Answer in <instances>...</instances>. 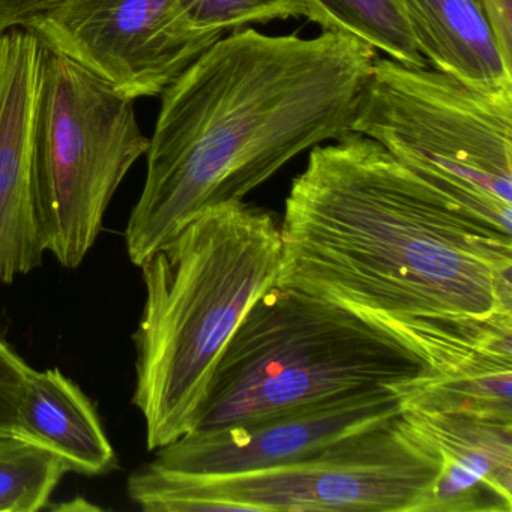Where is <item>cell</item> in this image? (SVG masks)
I'll return each instance as SVG.
<instances>
[{
	"label": "cell",
	"mask_w": 512,
	"mask_h": 512,
	"mask_svg": "<svg viewBox=\"0 0 512 512\" xmlns=\"http://www.w3.org/2000/svg\"><path fill=\"white\" fill-rule=\"evenodd\" d=\"M281 241L284 289L383 319L512 314V232L362 134L311 149Z\"/></svg>",
	"instance_id": "6da1fadb"
},
{
	"label": "cell",
	"mask_w": 512,
	"mask_h": 512,
	"mask_svg": "<svg viewBox=\"0 0 512 512\" xmlns=\"http://www.w3.org/2000/svg\"><path fill=\"white\" fill-rule=\"evenodd\" d=\"M376 50L347 35L239 29L166 91L125 245L143 260L211 206L244 200L307 149L352 133Z\"/></svg>",
	"instance_id": "7a4b0ae2"
},
{
	"label": "cell",
	"mask_w": 512,
	"mask_h": 512,
	"mask_svg": "<svg viewBox=\"0 0 512 512\" xmlns=\"http://www.w3.org/2000/svg\"><path fill=\"white\" fill-rule=\"evenodd\" d=\"M281 257L277 217L233 200L206 208L143 260L133 403L151 451L194 430L221 353L274 286Z\"/></svg>",
	"instance_id": "3957f363"
},
{
	"label": "cell",
	"mask_w": 512,
	"mask_h": 512,
	"mask_svg": "<svg viewBox=\"0 0 512 512\" xmlns=\"http://www.w3.org/2000/svg\"><path fill=\"white\" fill-rule=\"evenodd\" d=\"M428 368L380 317L274 284L254 299L221 353L194 430L248 424L373 389L404 394Z\"/></svg>",
	"instance_id": "277c9868"
},
{
	"label": "cell",
	"mask_w": 512,
	"mask_h": 512,
	"mask_svg": "<svg viewBox=\"0 0 512 512\" xmlns=\"http://www.w3.org/2000/svg\"><path fill=\"white\" fill-rule=\"evenodd\" d=\"M439 470L433 446L400 415L268 469L199 475L151 461L127 491L146 512H419Z\"/></svg>",
	"instance_id": "5b68a950"
},
{
	"label": "cell",
	"mask_w": 512,
	"mask_h": 512,
	"mask_svg": "<svg viewBox=\"0 0 512 512\" xmlns=\"http://www.w3.org/2000/svg\"><path fill=\"white\" fill-rule=\"evenodd\" d=\"M352 133L512 232V89L481 91L428 67L376 58Z\"/></svg>",
	"instance_id": "8992f818"
},
{
	"label": "cell",
	"mask_w": 512,
	"mask_h": 512,
	"mask_svg": "<svg viewBox=\"0 0 512 512\" xmlns=\"http://www.w3.org/2000/svg\"><path fill=\"white\" fill-rule=\"evenodd\" d=\"M148 148L134 100L40 44L32 193L44 247L64 268L82 265L116 190Z\"/></svg>",
	"instance_id": "52a82bcc"
},
{
	"label": "cell",
	"mask_w": 512,
	"mask_h": 512,
	"mask_svg": "<svg viewBox=\"0 0 512 512\" xmlns=\"http://www.w3.org/2000/svg\"><path fill=\"white\" fill-rule=\"evenodd\" d=\"M23 28L131 100L163 94L224 37L190 26L179 0H61Z\"/></svg>",
	"instance_id": "ba28073f"
},
{
	"label": "cell",
	"mask_w": 512,
	"mask_h": 512,
	"mask_svg": "<svg viewBox=\"0 0 512 512\" xmlns=\"http://www.w3.org/2000/svg\"><path fill=\"white\" fill-rule=\"evenodd\" d=\"M403 400L400 389H373L248 424L194 430L157 449L154 461L164 469L199 475L268 469L397 418Z\"/></svg>",
	"instance_id": "9c48e42d"
},
{
	"label": "cell",
	"mask_w": 512,
	"mask_h": 512,
	"mask_svg": "<svg viewBox=\"0 0 512 512\" xmlns=\"http://www.w3.org/2000/svg\"><path fill=\"white\" fill-rule=\"evenodd\" d=\"M383 320L430 364L404 407L512 419V314Z\"/></svg>",
	"instance_id": "30bf717a"
},
{
	"label": "cell",
	"mask_w": 512,
	"mask_h": 512,
	"mask_svg": "<svg viewBox=\"0 0 512 512\" xmlns=\"http://www.w3.org/2000/svg\"><path fill=\"white\" fill-rule=\"evenodd\" d=\"M40 43L25 28L0 34V284L43 265L32 193V121Z\"/></svg>",
	"instance_id": "8fae6325"
},
{
	"label": "cell",
	"mask_w": 512,
	"mask_h": 512,
	"mask_svg": "<svg viewBox=\"0 0 512 512\" xmlns=\"http://www.w3.org/2000/svg\"><path fill=\"white\" fill-rule=\"evenodd\" d=\"M401 418L440 458L419 512L512 511V419L415 407Z\"/></svg>",
	"instance_id": "7c38bea8"
},
{
	"label": "cell",
	"mask_w": 512,
	"mask_h": 512,
	"mask_svg": "<svg viewBox=\"0 0 512 512\" xmlns=\"http://www.w3.org/2000/svg\"><path fill=\"white\" fill-rule=\"evenodd\" d=\"M433 70L481 91L512 89V64L476 0H395Z\"/></svg>",
	"instance_id": "4fadbf2b"
},
{
	"label": "cell",
	"mask_w": 512,
	"mask_h": 512,
	"mask_svg": "<svg viewBox=\"0 0 512 512\" xmlns=\"http://www.w3.org/2000/svg\"><path fill=\"white\" fill-rule=\"evenodd\" d=\"M20 424L37 442L58 452L71 472L101 476L118 467L94 404L59 368L32 370L20 404Z\"/></svg>",
	"instance_id": "5bb4252c"
},
{
	"label": "cell",
	"mask_w": 512,
	"mask_h": 512,
	"mask_svg": "<svg viewBox=\"0 0 512 512\" xmlns=\"http://www.w3.org/2000/svg\"><path fill=\"white\" fill-rule=\"evenodd\" d=\"M322 32L347 35L409 67H428L395 0H302Z\"/></svg>",
	"instance_id": "9a60e30c"
},
{
	"label": "cell",
	"mask_w": 512,
	"mask_h": 512,
	"mask_svg": "<svg viewBox=\"0 0 512 512\" xmlns=\"http://www.w3.org/2000/svg\"><path fill=\"white\" fill-rule=\"evenodd\" d=\"M70 472L67 461L41 443H20L0 452V512L46 509Z\"/></svg>",
	"instance_id": "2e32d148"
},
{
	"label": "cell",
	"mask_w": 512,
	"mask_h": 512,
	"mask_svg": "<svg viewBox=\"0 0 512 512\" xmlns=\"http://www.w3.org/2000/svg\"><path fill=\"white\" fill-rule=\"evenodd\" d=\"M179 7L194 29L218 35L251 23L305 16L302 0H179Z\"/></svg>",
	"instance_id": "e0dca14e"
},
{
	"label": "cell",
	"mask_w": 512,
	"mask_h": 512,
	"mask_svg": "<svg viewBox=\"0 0 512 512\" xmlns=\"http://www.w3.org/2000/svg\"><path fill=\"white\" fill-rule=\"evenodd\" d=\"M32 370L34 368L0 337V434L35 440L20 424V404Z\"/></svg>",
	"instance_id": "ac0fdd59"
},
{
	"label": "cell",
	"mask_w": 512,
	"mask_h": 512,
	"mask_svg": "<svg viewBox=\"0 0 512 512\" xmlns=\"http://www.w3.org/2000/svg\"><path fill=\"white\" fill-rule=\"evenodd\" d=\"M506 62L512 64V0H476Z\"/></svg>",
	"instance_id": "d6986e66"
},
{
	"label": "cell",
	"mask_w": 512,
	"mask_h": 512,
	"mask_svg": "<svg viewBox=\"0 0 512 512\" xmlns=\"http://www.w3.org/2000/svg\"><path fill=\"white\" fill-rule=\"evenodd\" d=\"M61 0H0V34L23 28Z\"/></svg>",
	"instance_id": "ffe728a7"
},
{
	"label": "cell",
	"mask_w": 512,
	"mask_h": 512,
	"mask_svg": "<svg viewBox=\"0 0 512 512\" xmlns=\"http://www.w3.org/2000/svg\"><path fill=\"white\" fill-rule=\"evenodd\" d=\"M50 509H56V511H100V506L94 505L85 499L68 500L67 503H61V505L49 506Z\"/></svg>",
	"instance_id": "44dd1931"
},
{
	"label": "cell",
	"mask_w": 512,
	"mask_h": 512,
	"mask_svg": "<svg viewBox=\"0 0 512 512\" xmlns=\"http://www.w3.org/2000/svg\"><path fill=\"white\" fill-rule=\"evenodd\" d=\"M26 442H35V440L28 439V437L10 436V434H0V452L7 451V449L13 448V446L20 445V443Z\"/></svg>",
	"instance_id": "7402d4cb"
}]
</instances>
